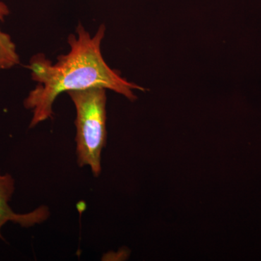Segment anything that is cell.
<instances>
[{"label":"cell","mask_w":261,"mask_h":261,"mask_svg":"<svg viewBox=\"0 0 261 261\" xmlns=\"http://www.w3.org/2000/svg\"><path fill=\"white\" fill-rule=\"evenodd\" d=\"M105 34V25L92 36L80 24L75 34L68 37L69 51L60 56L56 63L43 54L32 57L27 68L37 86L23 102L24 107L32 112L30 128L53 117V105L63 92L102 87L134 100V90L145 91L106 63L101 51Z\"/></svg>","instance_id":"obj_1"},{"label":"cell","mask_w":261,"mask_h":261,"mask_svg":"<svg viewBox=\"0 0 261 261\" xmlns=\"http://www.w3.org/2000/svg\"><path fill=\"white\" fill-rule=\"evenodd\" d=\"M10 9L4 0H0V22H3L5 19L10 15Z\"/></svg>","instance_id":"obj_5"},{"label":"cell","mask_w":261,"mask_h":261,"mask_svg":"<svg viewBox=\"0 0 261 261\" xmlns=\"http://www.w3.org/2000/svg\"><path fill=\"white\" fill-rule=\"evenodd\" d=\"M107 89L92 87L68 92L75 108L76 153L80 166L90 167L98 176L101 172V154L107 137Z\"/></svg>","instance_id":"obj_2"},{"label":"cell","mask_w":261,"mask_h":261,"mask_svg":"<svg viewBox=\"0 0 261 261\" xmlns=\"http://www.w3.org/2000/svg\"><path fill=\"white\" fill-rule=\"evenodd\" d=\"M20 63L16 45L9 34L0 29V71L13 68Z\"/></svg>","instance_id":"obj_4"},{"label":"cell","mask_w":261,"mask_h":261,"mask_svg":"<svg viewBox=\"0 0 261 261\" xmlns=\"http://www.w3.org/2000/svg\"><path fill=\"white\" fill-rule=\"evenodd\" d=\"M15 191L14 178L9 173H2L0 169V238L3 239L2 229L8 222L19 224L23 227H30L44 222L49 217L47 207L42 206L32 212L17 214L10 205Z\"/></svg>","instance_id":"obj_3"}]
</instances>
